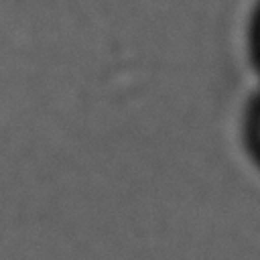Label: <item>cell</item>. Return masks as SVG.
Returning <instances> with one entry per match:
<instances>
[{"label":"cell","mask_w":260,"mask_h":260,"mask_svg":"<svg viewBox=\"0 0 260 260\" xmlns=\"http://www.w3.org/2000/svg\"><path fill=\"white\" fill-rule=\"evenodd\" d=\"M254 140H256V148L260 150V106H258V112L254 116Z\"/></svg>","instance_id":"cell-1"}]
</instances>
